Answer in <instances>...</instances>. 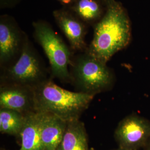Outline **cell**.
<instances>
[{
  "label": "cell",
  "mask_w": 150,
  "mask_h": 150,
  "mask_svg": "<svg viewBox=\"0 0 150 150\" xmlns=\"http://www.w3.org/2000/svg\"><path fill=\"white\" fill-rule=\"evenodd\" d=\"M131 38V25L123 5L115 0L106 6L101 20L94 26L93 36L87 51L103 62L126 47Z\"/></svg>",
  "instance_id": "1"
},
{
  "label": "cell",
  "mask_w": 150,
  "mask_h": 150,
  "mask_svg": "<svg viewBox=\"0 0 150 150\" xmlns=\"http://www.w3.org/2000/svg\"><path fill=\"white\" fill-rule=\"evenodd\" d=\"M35 111L49 113L66 122L79 120L95 96L68 91L47 79L33 87Z\"/></svg>",
  "instance_id": "2"
},
{
  "label": "cell",
  "mask_w": 150,
  "mask_h": 150,
  "mask_svg": "<svg viewBox=\"0 0 150 150\" xmlns=\"http://www.w3.org/2000/svg\"><path fill=\"white\" fill-rule=\"evenodd\" d=\"M70 67L71 81L79 92L95 96L110 90L113 85V74L107 64L97 59L87 50L73 56Z\"/></svg>",
  "instance_id": "3"
},
{
  "label": "cell",
  "mask_w": 150,
  "mask_h": 150,
  "mask_svg": "<svg viewBox=\"0 0 150 150\" xmlns=\"http://www.w3.org/2000/svg\"><path fill=\"white\" fill-rule=\"evenodd\" d=\"M32 26L34 38L48 58L52 76L64 82L71 81L69 67L73 58L72 50L47 22L38 20Z\"/></svg>",
  "instance_id": "4"
},
{
  "label": "cell",
  "mask_w": 150,
  "mask_h": 150,
  "mask_svg": "<svg viewBox=\"0 0 150 150\" xmlns=\"http://www.w3.org/2000/svg\"><path fill=\"white\" fill-rule=\"evenodd\" d=\"M2 79L6 83L32 87L48 79L43 62L28 36L18 59L5 69Z\"/></svg>",
  "instance_id": "5"
},
{
  "label": "cell",
  "mask_w": 150,
  "mask_h": 150,
  "mask_svg": "<svg viewBox=\"0 0 150 150\" xmlns=\"http://www.w3.org/2000/svg\"><path fill=\"white\" fill-rule=\"evenodd\" d=\"M114 137L120 148L144 149L150 139V121L136 114L129 115L119 122Z\"/></svg>",
  "instance_id": "6"
},
{
  "label": "cell",
  "mask_w": 150,
  "mask_h": 150,
  "mask_svg": "<svg viewBox=\"0 0 150 150\" xmlns=\"http://www.w3.org/2000/svg\"><path fill=\"white\" fill-rule=\"evenodd\" d=\"M27 35L8 15L0 17V64L6 69L18 59Z\"/></svg>",
  "instance_id": "7"
},
{
  "label": "cell",
  "mask_w": 150,
  "mask_h": 150,
  "mask_svg": "<svg viewBox=\"0 0 150 150\" xmlns=\"http://www.w3.org/2000/svg\"><path fill=\"white\" fill-rule=\"evenodd\" d=\"M54 19L70 43V48L76 51L84 52L88 46L85 42L87 25L68 8L56 10Z\"/></svg>",
  "instance_id": "8"
},
{
  "label": "cell",
  "mask_w": 150,
  "mask_h": 150,
  "mask_svg": "<svg viewBox=\"0 0 150 150\" xmlns=\"http://www.w3.org/2000/svg\"><path fill=\"white\" fill-rule=\"evenodd\" d=\"M0 107L25 115L35 112L33 87L8 83L1 86Z\"/></svg>",
  "instance_id": "9"
},
{
  "label": "cell",
  "mask_w": 150,
  "mask_h": 150,
  "mask_svg": "<svg viewBox=\"0 0 150 150\" xmlns=\"http://www.w3.org/2000/svg\"><path fill=\"white\" fill-rule=\"evenodd\" d=\"M41 115L42 150H57L64 137L67 122L49 113H41Z\"/></svg>",
  "instance_id": "10"
},
{
  "label": "cell",
  "mask_w": 150,
  "mask_h": 150,
  "mask_svg": "<svg viewBox=\"0 0 150 150\" xmlns=\"http://www.w3.org/2000/svg\"><path fill=\"white\" fill-rule=\"evenodd\" d=\"M41 113L26 114L25 122L20 134L21 145L20 150H42L41 137Z\"/></svg>",
  "instance_id": "11"
},
{
  "label": "cell",
  "mask_w": 150,
  "mask_h": 150,
  "mask_svg": "<svg viewBox=\"0 0 150 150\" xmlns=\"http://www.w3.org/2000/svg\"><path fill=\"white\" fill-rule=\"evenodd\" d=\"M67 8L87 26H94L103 16L106 6L102 0H75Z\"/></svg>",
  "instance_id": "12"
},
{
  "label": "cell",
  "mask_w": 150,
  "mask_h": 150,
  "mask_svg": "<svg viewBox=\"0 0 150 150\" xmlns=\"http://www.w3.org/2000/svg\"><path fill=\"white\" fill-rule=\"evenodd\" d=\"M57 150H91L84 123L80 120L67 122L64 137Z\"/></svg>",
  "instance_id": "13"
},
{
  "label": "cell",
  "mask_w": 150,
  "mask_h": 150,
  "mask_svg": "<svg viewBox=\"0 0 150 150\" xmlns=\"http://www.w3.org/2000/svg\"><path fill=\"white\" fill-rule=\"evenodd\" d=\"M26 115L7 108L0 109V131L3 134L19 136Z\"/></svg>",
  "instance_id": "14"
},
{
  "label": "cell",
  "mask_w": 150,
  "mask_h": 150,
  "mask_svg": "<svg viewBox=\"0 0 150 150\" xmlns=\"http://www.w3.org/2000/svg\"><path fill=\"white\" fill-rule=\"evenodd\" d=\"M20 0H0L1 8H10L18 4Z\"/></svg>",
  "instance_id": "15"
},
{
  "label": "cell",
  "mask_w": 150,
  "mask_h": 150,
  "mask_svg": "<svg viewBox=\"0 0 150 150\" xmlns=\"http://www.w3.org/2000/svg\"><path fill=\"white\" fill-rule=\"evenodd\" d=\"M59 2L64 6V7L67 8L71 5L75 0H57Z\"/></svg>",
  "instance_id": "16"
},
{
  "label": "cell",
  "mask_w": 150,
  "mask_h": 150,
  "mask_svg": "<svg viewBox=\"0 0 150 150\" xmlns=\"http://www.w3.org/2000/svg\"><path fill=\"white\" fill-rule=\"evenodd\" d=\"M102 1H103V2L105 4V5L107 6L108 4H111L112 2H113L115 0H102Z\"/></svg>",
  "instance_id": "17"
},
{
  "label": "cell",
  "mask_w": 150,
  "mask_h": 150,
  "mask_svg": "<svg viewBox=\"0 0 150 150\" xmlns=\"http://www.w3.org/2000/svg\"><path fill=\"white\" fill-rule=\"evenodd\" d=\"M144 150H150V139L147 144L146 145V146L144 148Z\"/></svg>",
  "instance_id": "18"
},
{
  "label": "cell",
  "mask_w": 150,
  "mask_h": 150,
  "mask_svg": "<svg viewBox=\"0 0 150 150\" xmlns=\"http://www.w3.org/2000/svg\"><path fill=\"white\" fill-rule=\"evenodd\" d=\"M125 150V149H121V148H120V147H118V149H115V150Z\"/></svg>",
  "instance_id": "19"
},
{
  "label": "cell",
  "mask_w": 150,
  "mask_h": 150,
  "mask_svg": "<svg viewBox=\"0 0 150 150\" xmlns=\"http://www.w3.org/2000/svg\"><path fill=\"white\" fill-rule=\"evenodd\" d=\"M91 150H94V149L93 148H91V149H90Z\"/></svg>",
  "instance_id": "20"
},
{
  "label": "cell",
  "mask_w": 150,
  "mask_h": 150,
  "mask_svg": "<svg viewBox=\"0 0 150 150\" xmlns=\"http://www.w3.org/2000/svg\"><path fill=\"white\" fill-rule=\"evenodd\" d=\"M1 150H5V149H1Z\"/></svg>",
  "instance_id": "21"
}]
</instances>
